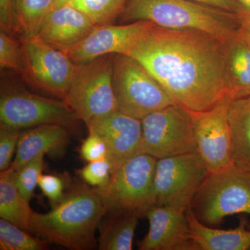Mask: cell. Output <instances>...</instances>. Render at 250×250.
Segmentation results:
<instances>
[{"label": "cell", "instance_id": "cell-1", "mask_svg": "<svg viewBox=\"0 0 250 250\" xmlns=\"http://www.w3.org/2000/svg\"><path fill=\"white\" fill-rule=\"evenodd\" d=\"M228 39L154 24L128 56L142 64L176 103L191 111H207L231 99Z\"/></svg>", "mask_w": 250, "mask_h": 250}, {"label": "cell", "instance_id": "cell-2", "mask_svg": "<svg viewBox=\"0 0 250 250\" xmlns=\"http://www.w3.org/2000/svg\"><path fill=\"white\" fill-rule=\"evenodd\" d=\"M105 214L106 208L95 188L80 187L65 194L47 213L35 212L33 232L67 249H93L95 231Z\"/></svg>", "mask_w": 250, "mask_h": 250}, {"label": "cell", "instance_id": "cell-3", "mask_svg": "<svg viewBox=\"0 0 250 250\" xmlns=\"http://www.w3.org/2000/svg\"><path fill=\"white\" fill-rule=\"evenodd\" d=\"M125 21H147L174 30H198L229 38L241 25V16L190 0H128Z\"/></svg>", "mask_w": 250, "mask_h": 250}, {"label": "cell", "instance_id": "cell-4", "mask_svg": "<svg viewBox=\"0 0 250 250\" xmlns=\"http://www.w3.org/2000/svg\"><path fill=\"white\" fill-rule=\"evenodd\" d=\"M157 159L141 152L113 171L104 187L95 188L103 200L106 214L146 217L154 206V177Z\"/></svg>", "mask_w": 250, "mask_h": 250}, {"label": "cell", "instance_id": "cell-5", "mask_svg": "<svg viewBox=\"0 0 250 250\" xmlns=\"http://www.w3.org/2000/svg\"><path fill=\"white\" fill-rule=\"evenodd\" d=\"M190 209L199 221L212 228L229 215H250V172L234 166L208 174L197 190Z\"/></svg>", "mask_w": 250, "mask_h": 250}, {"label": "cell", "instance_id": "cell-6", "mask_svg": "<svg viewBox=\"0 0 250 250\" xmlns=\"http://www.w3.org/2000/svg\"><path fill=\"white\" fill-rule=\"evenodd\" d=\"M113 91L118 111L142 120L176 103L163 85L137 60L113 54Z\"/></svg>", "mask_w": 250, "mask_h": 250}, {"label": "cell", "instance_id": "cell-7", "mask_svg": "<svg viewBox=\"0 0 250 250\" xmlns=\"http://www.w3.org/2000/svg\"><path fill=\"white\" fill-rule=\"evenodd\" d=\"M113 54L77 65L65 102L86 124L97 117L116 111L113 91Z\"/></svg>", "mask_w": 250, "mask_h": 250}, {"label": "cell", "instance_id": "cell-8", "mask_svg": "<svg viewBox=\"0 0 250 250\" xmlns=\"http://www.w3.org/2000/svg\"><path fill=\"white\" fill-rule=\"evenodd\" d=\"M142 152L160 159L197 153L192 112L177 103L142 120Z\"/></svg>", "mask_w": 250, "mask_h": 250}, {"label": "cell", "instance_id": "cell-9", "mask_svg": "<svg viewBox=\"0 0 250 250\" xmlns=\"http://www.w3.org/2000/svg\"><path fill=\"white\" fill-rule=\"evenodd\" d=\"M208 174L197 153L158 159L154 177V205L187 210Z\"/></svg>", "mask_w": 250, "mask_h": 250}, {"label": "cell", "instance_id": "cell-10", "mask_svg": "<svg viewBox=\"0 0 250 250\" xmlns=\"http://www.w3.org/2000/svg\"><path fill=\"white\" fill-rule=\"evenodd\" d=\"M77 120L76 113L65 100L44 98L19 87H1V124L22 129L47 124L66 126Z\"/></svg>", "mask_w": 250, "mask_h": 250}, {"label": "cell", "instance_id": "cell-11", "mask_svg": "<svg viewBox=\"0 0 250 250\" xmlns=\"http://www.w3.org/2000/svg\"><path fill=\"white\" fill-rule=\"evenodd\" d=\"M231 99L227 98L204 111H191L197 154L209 174L234 167L228 113Z\"/></svg>", "mask_w": 250, "mask_h": 250}, {"label": "cell", "instance_id": "cell-12", "mask_svg": "<svg viewBox=\"0 0 250 250\" xmlns=\"http://www.w3.org/2000/svg\"><path fill=\"white\" fill-rule=\"evenodd\" d=\"M22 41L24 75L36 86L64 100L77 65L65 52L54 48L38 36Z\"/></svg>", "mask_w": 250, "mask_h": 250}, {"label": "cell", "instance_id": "cell-13", "mask_svg": "<svg viewBox=\"0 0 250 250\" xmlns=\"http://www.w3.org/2000/svg\"><path fill=\"white\" fill-rule=\"evenodd\" d=\"M153 24L147 21H138L121 25H98L80 43L65 52L76 65L108 54L128 56Z\"/></svg>", "mask_w": 250, "mask_h": 250}, {"label": "cell", "instance_id": "cell-14", "mask_svg": "<svg viewBox=\"0 0 250 250\" xmlns=\"http://www.w3.org/2000/svg\"><path fill=\"white\" fill-rule=\"evenodd\" d=\"M88 131L100 136L108 149L112 172L142 152V121L118 110L97 117L86 123Z\"/></svg>", "mask_w": 250, "mask_h": 250}, {"label": "cell", "instance_id": "cell-15", "mask_svg": "<svg viewBox=\"0 0 250 250\" xmlns=\"http://www.w3.org/2000/svg\"><path fill=\"white\" fill-rule=\"evenodd\" d=\"M147 234L139 241L140 250H199L192 238L187 210L152 206L146 213Z\"/></svg>", "mask_w": 250, "mask_h": 250}, {"label": "cell", "instance_id": "cell-16", "mask_svg": "<svg viewBox=\"0 0 250 250\" xmlns=\"http://www.w3.org/2000/svg\"><path fill=\"white\" fill-rule=\"evenodd\" d=\"M96 27L84 13L66 4L51 11L37 36L54 48L65 52L80 43Z\"/></svg>", "mask_w": 250, "mask_h": 250}, {"label": "cell", "instance_id": "cell-17", "mask_svg": "<svg viewBox=\"0 0 250 250\" xmlns=\"http://www.w3.org/2000/svg\"><path fill=\"white\" fill-rule=\"evenodd\" d=\"M68 139L66 128L60 125H39L21 131L11 168L19 170L42 153L59 152L66 146Z\"/></svg>", "mask_w": 250, "mask_h": 250}, {"label": "cell", "instance_id": "cell-18", "mask_svg": "<svg viewBox=\"0 0 250 250\" xmlns=\"http://www.w3.org/2000/svg\"><path fill=\"white\" fill-rule=\"evenodd\" d=\"M192 238L199 250H246L250 249V229L245 217L231 229H218L204 225L190 208L187 210Z\"/></svg>", "mask_w": 250, "mask_h": 250}, {"label": "cell", "instance_id": "cell-19", "mask_svg": "<svg viewBox=\"0 0 250 250\" xmlns=\"http://www.w3.org/2000/svg\"><path fill=\"white\" fill-rule=\"evenodd\" d=\"M228 118L233 164L250 172V96L231 100Z\"/></svg>", "mask_w": 250, "mask_h": 250}, {"label": "cell", "instance_id": "cell-20", "mask_svg": "<svg viewBox=\"0 0 250 250\" xmlns=\"http://www.w3.org/2000/svg\"><path fill=\"white\" fill-rule=\"evenodd\" d=\"M228 71L232 100L250 96V42L239 29L228 39Z\"/></svg>", "mask_w": 250, "mask_h": 250}, {"label": "cell", "instance_id": "cell-21", "mask_svg": "<svg viewBox=\"0 0 250 250\" xmlns=\"http://www.w3.org/2000/svg\"><path fill=\"white\" fill-rule=\"evenodd\" d=\"M16 171L9 167L0 173V217L26 231L33 232V215L29 202L15 184Z\"/></svg>", "mask_w": 250, "mask_h": 250}, {"label": "cell", "instance_id": "cell-22", "mask_svg": "<svg viewBox=\"0 0 250 250\" xmlns=\"http://www.w3.org/2000/svg\"><path fill=\"white\" fill-rule=\"evenodd\" d=\"M102 219L98 248L100 250H131L139 217L134 215L106 214Z\"/></svg>", "mask_w": 250, "mask_h": 250}, {"label": "cell", "instance_id": "cell-23", "mask_svg": "<svg viewBox=\"0 0 250 250\" xmlns=\"http://www.w3.org/2000/svg\"><path fill=\"white\" fill-rule=\"evenodd\" d=\"M55 0H14L13 14L15 32L22 40L39 34L45 20L54 8Z\"/></svg>", "mask_w": 250, "mask_h": 250}, {"label": "cell", "instance_id": "cell-24", "mask_svg": "<svg viewBox=\"0 0 250 250\" xmlns=\"http://www.w3.org/2000/svg\"><path fill=\"white\" fill-rule=\"evenodd\" d=\"M128 0H72L68 4L88 16L98 25L112 24L123 14Z\"/></svg>", "mask_w": 250, "mask_h": 250}, {"label": "cell", "instance_id": "cell-25", "mask_svg": "<svg viewBox=\"0 0 250 250\" xmlns=\"http://www.w3.org/2000/svg\"><path fill=\"white\" fill-rule=\"evenodd\" d=\"M47 243L31 236L11 222L0 219V250H44L48 248Z\"/></svg>", "mask_w": 250, "mask_h": 250}, {"label": "cell", "instance_id": "cell-26", "mask_svg": "<svg viewBox=\"0 0 250 250\" xmlns=\"http://www.w3.org/2000/svg\"><path fill=\"white\" fill-rule=\"evenodd\" d=\"M45 154V153L39 154L19 170L16 171L15 173L16 187L28 202H30L36 186L39 185V179L43 170L44 156Z\"/></svg>", "mask_w": 250, "mask_h": 250}, {"label": "cell", "instance_id": "cell-27", "mask_svg": "<svg viewBox=\"0 0 250 250\" xmlns=\"http://www.w3.org/2000/svg\"><path fill=\"white\" fill-rule=\"evenodd\" d=\"M0 67L11 69L24 74V56L22 46H20L13 35L4 31L0 32Z\"/></svg>", "mask_w": 250, "mask_h": 250}, {"label": "cell", "instance_id": "cell-28", "mask_svg": "<svg viewBox=\"0 0 250 250\" xmlns=\"http://www.w3.org/2000/svg\"><path fill=\"white\" fill-rule=\"evenodd\" d=\"M80 178L95 188L104 187L111 178L112 166L107 159L88 162L77 171Z\"/></svg>", "mask_w": 250, "mask_h": 250}, {"label": "cell", "instance_id": "cell-29", "mask_svg": "<svg viewBox=\"0 0 250 250\" xmlns=\"http://www.w3.org/2000/svg\"><path fill=\"white\" fill-rule=\"evenodd\" d=\"M21 129L9 125H0V171L9 169L12 164L15 151L17 149L18 143Z\"/></svg>", "mask_w": 250, "mask_h": 250}, {"label": "cell", "instance_id": "cell-30", "mask_svg": "<svg viewBox=\"0 0 250 250\" xmlns=\"http://www.w3.org/2000/svg\"><path fill=\"white\" fill-rule=\"evenodd\" d=\"M88 137L81 146L80 153L87 162L107 159L108 149L106 143L98 134L88 131Z\"/></svg>", "mask_w": 250, "mask_h": 250}, {"label": "cell", "instance_id": "cell-31", "mask_svg": "<svg viewBox=\"0 0 250 250\" xmlns=\"http://www.w3.org/2000/svg\"><path fill=\"white\" fill-rule=\"evenodd\" d=\"M39 187L52 206L58 204L65 196V184L60 177L54 174H42L39 181Z\"/></svg>", "mask_w": 250, "mask_h": 250}, {"label": "cell", "instance_id": "cell-32", "mask_svg": "<svg viewBox=\"0 0 250 250\" xmlns=\"http://www.w3.org/2000/svg\"><path fill=\"white\" fill-rule=\"evenodd\" d=\"M13 1L14 0H0L1 30L11 35L15 33Z\"/></svg>", "mask_w": 250, "mask_h": 250}, {"label": "cell", "instance_id": "cell-33", "mask_svg": "<svg viewBox=\"0 0 250 250\" xmlns=\"http://www.w3.org/2000/svg\"><path fill=\"white\" fill-rule=\"evenodd\" d=\"M190 1L235 13V14H241L243 12V8L236 0H190Z\"/></svg>", "mask_w": 250, "mask_h": 250}, {"label": "cell", "instance_id": "cell-34", "mask_svg": "<svg viewBox=\"0 0 250 250\" xmlns=\"http://www.w3.org/2000/svg\"><path fill=\"white\" fill-rule=\"evenodd\" d=\"M236 1L243 8V12L250 14V0H236Z\"/></svg>", "mask_w": 250, "mask_h": 250}, {"label": "cell", "instance_id": "cell-35", "mask_svg": "<svg viewBox=\"0 0 250 250\" xmlns=\"http://www.w3.org/2000/svg\"><path fill=\"white\" fill-rule=\"evenodd\" d=\"M240 16H241V24L250 29V14L243 12L240 14Z\"/></svg>", "mask_w": 250, "mask_h": 250}, {"label": "cell", "instance_id": "cell-36", "mask_svg": "<svg viewBox=\"0 0 250 250\" xmlns=\"http://www.w3.org/2000/svg\"><path fill=\"white\" fill-rule=\"evenodd\" d=\"M240 31L242 33L243 36L246 38L247 40L250 42V28L246 27L241 24V27L239 29Z\"/></svg>", "mask_w": 250, "mask_h": 250}, {"label": "cell", "instance_id": "cell-37", "mask_svg": "<svg viewBox=\"0 0 250 250\" xmlns=\"http://www.w3.org/2000/svg\"><path fill=\"white\" fill-rule=\"evenodd\" d=\"M72 0H55L54 1V8L60 7V6H64V5L68 4Z\"/></svg>", "mask_w": 250, "mask_h": 250}, {"label": "cell", "instance_id": "cell-38", "mask_svg": "<svg viewBox=\"0 0 250 250\" xmlns=\"http://www.w3.org/2000/svg\"></svg>", "mask_w": 250, "mask_h": 250}]
</instances>
